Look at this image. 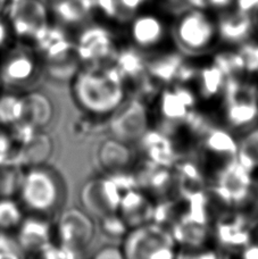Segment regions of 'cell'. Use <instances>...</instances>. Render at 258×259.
Masks as SVG:
<instances>
[{"label":"cell","mask_w":258,"mask_h":259,"mask_svg":"<svg viewBox=\"0 0 258 259\" xmlns=\"http://www.w3.org/2000/svg\"><path fill=\"white\" fill-rule=\"evenodd\" d=\"M58 250L66 256H81L90 247L96 235L94 217L83 208L72 207L63 210L56 223Z\"/></svg>","instance_id":"cell-5"},{"label":"cell","mask_w":258,"mask_h":259,"mask_svg":"<svg viewBox=\"0 0 258 259\" xmlns=\"http://www.w3.org/2000/svg\"><path fill=\"white\" fill-rule=\"evenodd\" d=\"M122 251L126 258L171 259L177 257L173 234L155 223L137 226L124 239Z\"/></svg>","instance_id":"cell-4"},{"label":"cell","mask_w":258,"mask_h":259,"mask_svg":"<svg viewBox=\"0 0 258 259\" xmlns=\"http://www.w3.org/2000/svg\"><path fill=\"white\" fill-rule=\"evenodd\" d=\"M236 8L248 14H254L258 9V0H234Z\"/></svg>","instance_id":"cell-31"},{"label":"cell","mask_w":258,"mask_h":259,"mask_svg":"<svg viewBox=\"0 0 258 259\" xmlns=\"http://www.w3.org/2000/svg\"><path fill=\"white\" fill-rule=\"evenodd\" d=\"M17 192L24 211L47 219L61 209L66 199L62 175L45 164L32 165L21 174Z\"/></svg>","instance_id":"cell-2"},{"label":"cell","mask_w":258,"mask_h":259,"mask_svg":"<svg viewBox=\"0 0 258 259\" xmlns=\"http://www.w3.org/2000/svg\"><path fill=\"white\" fill-rule=\"evenodd\" d=\"M166 4L169 11L178 15L191 8L189 0H166Z\"/></svg>","instance_id":"cell-30"},{"label":"cell","mask_w":258,"mask_h":259,"mask_svg":"<svg viewBox=\"0 0 258 259\" xmlns=\"http://www.w3.org/2000/svg\"><path fill=\"white\" fill-rule=\"evenodd\" d=\"M75 52L77 58L87 65L114 62L117 54L112 33L99 25L90 26L83 31L75 45Z\"/></svg>","instance_id":"cell-9"},{"label":"cell","mask_w":258,"mask_h":259,"mask_svg":"<svg viewBox=\"0 0 258 259\" xmlns=\"http://www.w3.org/2000/svg\"><path fill=\"white\" fill-rule=\"evenodd\" d=\"M4 3H5V0H0V5L4 4Z\"/></svg>","instance_id":"cell-37"},{"label":"cell","mask_w":258,"mask_h":259,"mask_svg":"<svg viewBox=\"0 0 258 259\" xmlns=\"http://www.w3.org/2000/svg\"><path fill=\"white\" fill-rule=\"evenodd\" d=\"M71 95L85 114L106 117L126 99V84L113 63L87 65L73 76Z\"/></svg>","instance_id":"cell-1"},{"label":"cell","mask_w":258,"mask_h":259,"mask_svg":"<svg viewBox=\"0 0 258 259\" xmlns=\"http://www.w3.org/2000/svg\"><path fill=\"white\" fill-rule=\"evenodd\" d=\"M252 16H254V21H255V25H256V30H258V9L257 11L252 14Z\"/></svg>","instance_id":"cell-35"},{"label":"cell","mask_w":258,"mask_h":259,"mask_svg":"<svg viewBox=\"0 0 258 259\" xmlns=\"http://www.w3.org/2000/svg\"><path fill=\"white\" fill-rule=\"evenodd\" d=\"M17 242L20 249L24 252L39 253L47 251L52 240V226L47 217L30 215L24 217L16 230Z\"/></svg>","instance_id":"cell-13"},{"label":"cell","mask_w":258,"mask_h":259,"mask_svg":"<svg viewBox=\"0 0 258 259\" xmlns=\"http://www.w3.org/2000/svg\"><path fill=\"white\" fill-rule=\"evenodd\" d=\"M147 2L148 0H117L118 13L116 20L119 22L131 21Z\"/></svg>","instance_id":"cell-28"},{"label":"cell","mask_w":258,"mask_h":259,"mask_svg":"<svg viewBox=\"0 0 258 259\" xmlns=\"http://www.w3.org/2000/svg\"><path fill=\"white\" fill-rule=\"evenodd\" d=\"M24 217V209L20 201L14 200L11 196L0 197V232L16 231Z\"/></svg>","instance_id":"cell-25"},{"label":"cell","mask_w":258,"mask_h":259,"mask_svg":"<svg viewBox=\"0 0 258 259\" xmlns=\"http://www.w3.org/2000/svg\"><path fill=\"white\" fill-rule=\"evenodd\" d=\"M172 36L177 47L189 56L205 54L219 40L216 22L199 8H190L178 15Z\"/></svg>","instance_id":"cell-3"},{"label":"cell","mask_w":258,"mask_h":259,"mask_svg":"<svg viewBox=\"0 0 258 259\" xmlns=\"http://www.w3.org/2000/svg\"><path fill=\"white\" fill-rule=\"evenodd\" d=\"M250 170L236 158L227 164L221 172L218 194L227 201H241L250 188Z\"/></svg>","instance_id":"cell-15"},{"label":"cell","mask_w":258,"mask_h":259,"mask_svg":"<svg viewBox=\"0 0 258 259\" xmlns=\"http://www.w3.org/2000/svg\"><path fill=\"white\" fill-rule=\"evenodd\" d=\"M155 209L150 205L148 199L135 189L126 190L123 193L119 205L118 214L125 222L127 226H137L149 223L154 217Z\"/></svg>","instance_id":"cell-18"},{"label":"cell","mask_w":258,"mask_h":259,"mask_svg":"<svg viewBox=\"0 0 258 259\" xmlns=\"http://www.w3.org/2000/svg\"><path fill=\"white\" fill-rule=\"evenodd\" d=\"M140 141L148 159L153 161L156 166L167 167L174 160V151L171 142L163 134L148 131Z\"/></svg>","instance_id":"cell-21"},{"label":"cell","mask_w":258,"mask_h":259,"mask_svg":"<svg viewBox=\"0 0 258 259\" xmlns=\"http://www.w3.org/2000/svg\"><path fill=\"white\" fill-rule=\"evenodd\" d=\"M206 7H211L218 11H225L234 4V0H205Z\"/></svg>","instance_id":"cell-32"},{"label":"cell","mask_w":258,"mask_h":259,"mask_svg":"<svg viewBox=\"0 0 258 259\" xmlns=\"http://www.w3.org/2000/svg\"><path fill=\"white\" fill-rule=\"evenodd\" d=\"M47 8L40 0H16L11 5V22L16 33L39 36L48 29Z\"/></svg>","instance_id":"cell-10"},{"label":"cell","mask_w":258,"mask_h":259,"mask_svg":"<svg viewBox=\"0 0 258 259\" xmlns=\"http://www.w3.org/2000/svg\"><path fill=\"white\" fill-rule=\"evenodd\" d=\"M52 117L53 106L45 95L33 92L22 97L21 123L30 127L41 128L49 124Z\"/></svg>","instance_id":"cell-19"},{"label":"cell","mask_w":258,"mask_h":259,"mask_svg":"<svg viewBox=\"0 0 258 259\" xmlns=\"http://www.w3.org/2000/svg\"><path fill=\"white\" fill-rule=\"evenodd\" d=\"M100 226L104 234L108 238L118 239L126 234L127 225L118 212L103 217L100 220Z\"/></svg>","instance_id":"cell-27"},{"label":"cell","mask_w":258,"mask_h":259,"mask_svg":"<svg viewBox=\"0 0 258 259\" xmlns=\"http://www.w3.org/2000/svg\"><path fill=\"white\" fill-rule=\"evenodd\" d=\"M95 258H100V259H106V258H109V259H115V258H123V251H122V248H118L116 246H105L103 248H100L98 251H97L95 255Z\"/></svg>","instance_id":"cell-29"},{"label":"cell","mask_w":258,"mask_h":259,"mask_svg":"<svg viewBox=\"0 0 258 259\" xmlns=\"http://www.w3.org/2000/svg\"><path fill=\"white\" fill-rule=\"evenodd\" d=\"M218 38L229 45H245L250 40L256 30L251 14L234 9H225L216 21Z\"/></svg>","instance_id":"cell-11"},{"label":"cell","mask_w":258,"mask_h":259,"mask_svg":"<svg viewBox=\"0 0 258 259\" xmlns=\"http://www.w3.org/2000/svg\"><path fill=\"white\" fill-rule=\"evenodd\" d=\"M195 96L182 85H174L164 90L159 97V112L169 123L184 122L193 114Z\"/></svg>","instance_id":"cell-16"},{"label":"cell","mask_w":258,"mask_h":259,"mask_svg":"<svg viewBox=\"0 0 258 259\" xmlns=\"http://www.w3.org/2000/svg\"><path fill=\"white\" fill-rule=\"evenodd\" d=\"M227 82L228 76L216 64L205 67L198 74V88L204 98H213L222 95Z\"/></svg>","instance_id":"cell-23"},{"label":"cell","mask_w":258,"mask_h":259,"mask_svg":"<svg viewBox=\"0 0 258 259\" xmlns=\"http://www.w3.org/2000/svg\"><path fill=\"white\" fill-rule=\"evenodd\" d=\"M130 23V38L135 47L142 52L155 50L167 35L165 23L153 14L136 15Z\"/></svg>","instance_id":"cell-12"},{"label":"cell","mask_w":258,"mask_h":259,"mask_svg":"<svg viewBox=\"0 0 258 259\" xmlns=\"http://www.w3.org/2000/svg\"><path fill=\"white\" fill-rule=\"evenodd\" d=\"M237 159L250 172L258 168V128L248 132L239 142Z\"/></svg>","instance_id":"cell-26"},{"label":"cell","mask_w":258,"mask_h":259,"mask_svg":"<svg viewBox=\"0 0 258 259\" xmlns=\"http://www.w3.org/2000/svg\"><path fill=\"white\" fill-rule=\"evenodd\" d=\"M110 131L114 138L128 145L139 142L149 131V113L144 100L137 97L125 99L110 115Z\"/></svg>","instance_id":"cell-7"},{"label":"cell","mask_w":258,"mask_h":259,"mask_svg":"<svg viewBox=\"0 0 258 259\" xmlns=\"http://www.w3.org/2000/svg\"><path fill=\"white\" fill-rule=\"evenodd\" d=\"M224 112L228 123L234 128L251 125L258 118L257 90L234 78H228L224 88Z\"/></svg>","instance_id":"cell-6"},{"label":"cell","mask_w":258,"mask_h":259,"mask_svg":"<svg viewBox=\"0 0 258 259\" xmlns=\"http://www.w3.org/2000/svg\"><path fill=\"white\" fill-rule=\"evenodd\" d=\"M95 8V0H58L55 4V12L66 23L85 20Z\"/></svg>","instance_id":"cell-24"},{"label":"cell","mask_w":258,"mask_h":259,"mask_svg":"<svg viewBox=\"0 0 258 259\" xmlns=\"http://www.w3.org/2000/svg\"><path fill=\"white\" fill-rule=\"evenodd\" d=\"M5 38H6V27L3 22H0V45L4 44Z\"/></svg>","instance_id":"cell-34"},{"label":"cell","mask_w":258,"mask_h":259,"mask_svg":"<svg viewBox=\"0 0 258 259\" xmlns=\"http://www.w3.org/2000/svg\"><path fill=\"white\" fill-rule=\"evenodd\" d=\"M243 257L258 258V246H251L243 250Z\"/></svg>","instance_id":"cell-33"},{"label":"cell","mask_w":258,"mask_h":259,"mask_svg":"<svg viewBox=\"0 0 258 259\" xmlns=\"http://www.w3.org/2000/svg\"><path fill=\"white\" fill-rule=\"evenodd\" d=\"M257 99H258V90H257Z\"/></svg>","instance_id":"cell-38"},{"label":"cell","mask_w":258,"mask_h":259,"mask_svg":"<svg viewBox=\"0 0 258 259\" xmlns=\"http://www.w3.org/2000/svg\"><path fill=\"white\" fill-rule=\"evenodd\" d=\"M122 196V189L112 177L92 178L82 186L80 201L88 214L101 220L118 212Z\"/></svg>","instance_id":"cell-8"},{"label":"cell","mask_w":258,"mask_h":259,"mask_svg":"<svg viewBox=\"0 0 258 259\" xmlns=\"http://www.w3.org/2000/svg\"><path fill=\"white\" fill-rule=\"evenodd\" d=\"M204 148L215 156L233 160L237 158L239 142L234 140L232 134L228 131L222 128H213L206 133Z\"/></svg>","instance_id":"cell-22"},{"label":"cell","mask_w":258,"mask_h":259,"mask_svg":"<svg viewBox=\"0 0 258 259\" xmlns=\"http://www.w3.org/2000/svg\"><path fill=\"white\" fill-rule=\"evenodd\" d=\"M133 159L135 156L130 145L114 137L101 142L97 151V160L100 167L109 175L124 173L130 167Z\"/></svg>","instance_id":"cell-17"},{"label":"cell","mask_w":258,"mask_h":259,"mask_svg":"<svg viewBox=\"0 0 258 259\" xmlns=\"http://www.w3.org/2000/svg\"><path fill=\"white\" fill-rule=\"evenodd\" d=\"M38 71V61L26 49H13L0 64V77L4 83L22 85L31 81Z\"/></svg>","instance_id":"cell-14"},{"label":"cell","mask_w":258,"mask_h":259,"mask_svg":"<svg viewBox=\"0 0 258 259\" xmlns=\"http://www.w3.org/2000/svg\"><path fill=\"white\" fill-rule=\"evenodd\" d=\"M147 58L139 48H127L116 54L114 65L122 74L124 81L140 80L147 74Z\"/></svg>","instance_id":"cell-20"},{"label":"cell","mask_w":258,"mask_h":259,"mask_svg":"<svg viewBox=\"0 0 258 259\" xmlns=\"http://www.w3.org/2000/svg\"><path fill=\"white\" fill-rule=\"evenodd\" d=\"M3 84H4V82H3V80H2V77H0V90H2Z\"/></svg>","instance_id":"cell-36"}]
</instances>
